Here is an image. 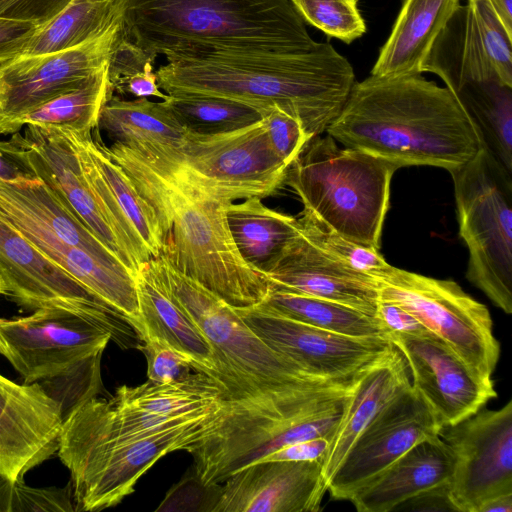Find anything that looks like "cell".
<instances>
[{
  "mask_svg": "<svg viewBox=\"0 0 512 512\" xmlns=\"http://www.w3.org/2000/svg\"><path fill=\"white\" fill-rule=\"evenodd\" d=\"M108 151L156 211L161 254L175 269L233 308L265 299L270 283L242 258L231 236L225 212L231 201L195 183L173 151L117 142Z\"/></svg>",
  "mask_w": 512,
  "mask_h": 512,
  "instance_id": "1",
  "label": "cell"
},
{
  "mask_svg": "<svg viewBox=\"0 0 512 512\" xmlns=\"http://www.w3.org/2000/svg\"><path fill=\"white\" fill-rule=\"evenodd\" d=\"M326 132L346 148L399 168L427 165L452 172L484 147L453 94L421 74L370 75L355 82Z\"/></svg>",
  "mask_w": 512,
  "mask_h": 512,
  "instance_id": "2",
  "label": "cell"
},
{
  "mask_svg": "<svg viewBox=\"0 0 512 512\" xmlns=\"http://www.w3.org/2000/svg\"><path fill=\"white\" fill-rule=\"evenodd\" d=\"M167 95L229 98L298 118L311 137L326 132L355 83L349 61L323 42L301 53L222 51L167 61L157 71Z\"/></svg>",
  "mask_w": 512,
  "mask_h": 512,
  "instance_id": "3",
  "label": "cell"
},
{
  "mask_svg": "<svg viewBox=\"0 0 512 512\" xmlns=\"http://www.w3.org/2000/svg\"><path fill=\"white\" fill-rule=\"evenodd\" d=\"M122 37L153 58L316 47L290 0H111Z\"/></svg>",
  "mask_w": 512,
  "mask_h": 512,
  "instance_id": "4",
  "label": "cell"
},
{
  "mask_svg": "<svg viewBox=\"0 0 512 512\" xmlns=\"http://www.w3.org/2000/svg\"><path fill=\"white\" fill-rule=\"evenodd\" d=\"M360 377L306 381L223 400L213 426L189 451L194 474L210 487L281 447L315 438L331 442Z\"/></svg>",
  "mask_w": 512,
  "mask_h": 512,
  "instance_id": "5",
  "label": "cell"
},
{
  "mask_svg": "<svg viewBox=\"0 0 512 512\" xmlns=\"http://www.w3.org/2000/svg\"><path fill=\"white\" fill-rule=\"evenodd\" d=\"M399 166L368 152L313 137L288 167L284 183L303 211L342 237L379 250L390 184Z\"/></svg>",
  "mask_w": 512,
  "mask_h": 512,
  "instance_id": "6",
  "label": "cell"
},
{
  "mask_svg": "<svg viewBox=\"0 0 512 512\" xmlns=\"http://www.w3.org/2000/svg\"><path fill=\"white\" fill-rule=\"evenodd\" d=\"M153 259L169 294L211 346L216 369L214 380L224 391L223 400L325 379L306 372L272 350L233 307L179 272L162 254Z\"/></svg>",
  "mask_w": 512,
  "mask_h": 512,
  "instance_id": "7",
  "label": "cell"
},
{
  "mask_svg": "<svg viewBox=\"0 0 512 512\" xmlns=\"http://www.w3.org/2000/svg\"><path fill=\"white\" fill-rule=\"evenodd\" d=\"M459 234L467 245V279L512 313V172L485 147L450 172Z\"/></svg>",
  "mask_w": 512,
  "mask_h": 512,
  "instance_id": "8",
  "label": "cell"
},
{
  "mask_svg": "<svg viewBox=\"0 0 512 512\" xmlns=\"http://www.w3.org/2000/svg\"><path fill=\"white\" fill-rule=\"evenodd\" d=\"M219 409L191 424L145 437L59 444L57 453L70 473L76 511H99L119 504L159 459L178 450L189 452L213 426Z\"/></svg>",
  "mask_w": 512,
  "mask_h": 512,
  "instance_id": "9",
  "label": "cell"
},
{
  "mask_svg": "<svg viewBox=\"0 0 512 512\" xmlns=\"http://www.w3.org/2000/svg\"><path fill=\"white\" fill-rule=\"evenodd\" d=\"M378 282L379 300L414 315L468 365L491 377L500 345L489 310L452 280H441L392 266Z\"/></svg>",
  "mask_w": 512,
  "mask_h": 512,
  "instance_id": "10",
  "label": "cell"
},
{
  "mask_svg": "<svg viewBox=\"0 0 512 512\" xmlns=\"http://www.w3.org/2000/svg\"><path fill=\"white\" fill-rule=\"evenodd\" d=\"M111 335L83 317L59 308L0 317V355L25 383L100 372Z\"/></svg>",
  "mask_w": 512,
  "mask_h": 512,
  "instance_id": "11",
  "label": "cell"
},
{
  "mask_svg": "<svg viewBox=\"0 0 512 512\" xmlns=\"http://www.w3.org/2000/svg\"><path fill=\"white\" fill-rule=\"evenodd\" d=\"M0 272L8 296L27 310L71 311L107 331L123 349L140 340L130 322L45 256L0 212Z\"/></svg>",
  "mask_w": 512,
  "mask_h": 512,
  "instance_id": "12",
  "label": "cell"
},
{
  "mask_svg": "<svg viewBox=\"0 0 512 512\" xmlns=\"http://www.w3.org/2000/svg\"><path fill=\"white\" fill-rule=\"evenodd\" d=\"M177 160L195 183L231 202L273 195L288 169L273 150L263 119L221 134L187 132Z\"/></svg>",
  "mask_w": 512,
  "mask_h": 512,
  "instance_id": "13",
  "label": "cell"
},
{
  "mask_svg": "<svg viewBox=\"0 0 512 512\" xmlns=\"http://www.w3.org/2000/svg\"><path fill=\"white\" fill-rule=\"evenodd\" d=\"M22 141L38 179L137 278L152 257L96 196L66 131L27 126Z\"/></svg>",
  "mask_w": 512,
  "mask_h": 512,
  "instance_id": "14",
  "label": "cell"
},
{
  "mask_svg": "<svg viewBox=\"0 0 512 512\" xmlns=\"http://www.w3.org/2000/svg\"><path fill=\"white\" fill-rule=\"evenodd\" d=\"M439 436L450 448L454 468L448 500L455 511L476 512L487 498L512 492V401L444 426Z\"/></svg>",
  "mask_w": 512,
  "mask_h": 512,
  "instance_id": "15",
  "label": "cell"
},
{
  "mask_svg": "<svg viewBox=\"0 0 512 512\" xmlns=\"http://www.w3.org/2000/svg\"><path fill=\"white\" fill-rule=\"evenodd\" d=\"M120 32L117 18L101 34L58 52L18 54L0 63V135L44 102L106 68Z\"/></svg>",
  "mask_w": 512,
  "mask_h": 512,
  "instance_id": "16",
  "label": "cell"
},
{
  "mask_svg": "<svg viewBox=\"0 0 512 512\" xmlns=\"http://www.w3.org/2000/svg\"><path fill=\"white\" fill-rule=\"evenodd\" d=\"M234 309L267 346L320 378H357L395 347L388 338L352 337L316 328L262 303Z\"/></svg>",
  "mask_w": 512,
  "mask_h": 512,
  "instance_id": "17",
  "label": "cell"
},
{
  "mask_svg": "<svg viewBox=\"0 0 512 512\" xmlns=\"http://www.w3.org/2000/svg\"><path fill=\"white\" fill-rule=\"evenodd\" d=\"M441 426L410 385L362 431L327 483L333 499L352 495L417 443L438 435Z\"/></svg>",
  "mask_w": 512,
  "mask_h": 512,
  "instance_id": "18",
  "label": "cell"
},
{
  "mask_svg": "<svg viewBox=\"0 0 512 512\" xmlns=\"http://www.w3.org/2000/svg\"><path fill=\"white\" fill-rule=\"evenodd\" d=\"M391 342L407 362L412 388L428 404L441 427L475 414L497 397L491 377L473 369L434 334L396 336Z\"/></svg>",
  "mask_w": 512,
  "mask_h": 512,
  "instance_id": "19",
  "label": "cell"
},
{
  "mask_svg": "<svg viewBox=\"0 0 512 512\" xmlns=\"http://www.w3.org/2000/svg\"><path fill=\"white\" fill-rule=\"evenodd\" d=\"M61 403L38 383H15L0 374V473L22 481L58 449Z\"/></svg>",
  "mask_w": 512,
  "mask_h": 512,
  "instance_id": "20",
  "label": "cell"
},
{
  "mask_svg": "<svg viewBox=\"0 0 512 512\" xmlns=\"http://www.w3.org/2000/svg\"><path fill=\"white\" fill-rule=\"evenodd\" d=\"M326 491L322 460L255 462L218 485L212 512H315Z\"/></svg>",
  "mask_w": 512,
  "mask_h": 512,
  "instance_id": "21",
  "label": "cell"
},
{
  "mask_svg": "<svg viewBox=\"0 0 512 512\" xmlns=\"http://www.w3.org/2000/svg\"><path fill=\"white\" fill-rule=\"evenodd\" d=\"M262 274L272 288L334 301L376 317L377 280L324 253L301 227Z\"/></svg>",
  "mask_w": 512,
  "mask_h": 512,
  "instance_id": "22",
  "label": "cell"
},
{
  "mask_svg": "<svg viewBox=\"0 0 512 512\" xmlns=\"http://www.w3.org/2000/svg\"><path fill=\"white\" fill-rule=\"evenodd\" d=\"M453 468V454L438 434L414 445L349 501L359 512L392 511L425 492L448 486Z\"/></svg>",
  "mask_w": 512,
  "mask_h": 512,
  "instance_id": "23",
  "label": "cell"
},
{
  "mask_svg": "<svg viewBox=\"0 0 512 512\" xmlns=\"http://www.w3.org/2000/svg\"><path fill=\"white\" fill-rule=\"evenodd\" d=\"M407 362L396 346L363 372L349 395L322 461L326 483L370 422L411 385Z\"/></svg>",
  "mask_w": 512,
  "mask_h": 512,
  "instance_id": "24",
  "label": "cell"
},
{
  "mask_svg": "<svg viewBox=\"0 0 512 512\" xmlns=\"http://www.w3.org/2000/svg\"><path fill=\"white\" fill-rule=\"evenodd\" d=\"M7 218V217H6ZM45 256L131 323L139 321L136 278L84 249L66 245L27 221L7 218Z\"/></svg>",
  "mask_w": 512,
  "mask_h": 512,
  "instance_id": "25",
  "label": "cell"
},
{
  "mask_svg": "<svg viewBox=\"0 0 512 512\" xmlns=\"http://www.w3.org/2000/svg\"><path fill=\"white\" fill-rule=\"evenodd\" d=\"M139 322V339L156 337L176 350L188 355L196 371L212 379L216 369L213 352L205 336L185 311L167 291L154 259L151 258L136 278Z\"/></svg>",
  "mask_w": 512,
  "mask_h": 512,
  "instance_id": "26",
  "label": "cell"
},
{
  "mask_svg": "<svg viewBox=\"0 0 512 512\" xmlns=\"http://www.w3.org/2000/svg\"><path fill=\"white\" fill-rule=\"evenodd\" d=\"M459 5L460 0H405L371 75L421 74L434 40Z\"/></svg>",
  "mask_w": 512,
  "mask_h": 512,
  "instance_id": "27",
  "label": "cell"
},
{
  "mask_svg": "<svg viewBox=\"0 0 512 512\" xmlns=\"http://www.w3.org/2000/svg\"><path fill=\"white\" fill-rule=\"evenodd\" d=\"M422 72L439 76L451 93L468 82L500 80L485 52L468 3L457 7L434 40Z\"/></svg>",
  "mask_w": 512,
  "mask_h": 512,
  "instance_id": "28",
  "label": "cell"
},
{
  "mask_svg": "<svg viewBox=\"0 0 512 512\" xmlns=\"http://www.w3.org/2000/svg\"><path fill=\"white\" fill-rule=\"evenodd\" d=\"M98 127L113 142L181 151L187 131L164 101L124 100L112 95L102 106Z\"/></svg>",
  "mask_w": 512,
  "mask_h": 512,
  "instance_id": "29",
  "label": "cell"
},
{
  "mask_svg": "<svg viewBox=\"0 0 512 512\" xmlns=\"http://www.w3.org/2000/svg\"><path fill=\"white\" fill-rule=\"evenodd\" d=\"M225 212L240 255L261 274L300 229L298 218L267 207L259 197L230 202Z\"/></svg>",
  "mask_w": 512,
  "mask_h": 512,
  "instance_id": "30",
  "label": "cell"
},
{
  "mask_svg": "<svg viewBox=\"0 0 512 512\" xmlns=\"http://www.w3.org/2000/svg\"><path fill=\"white\" fill-rule=\"evenodd\" d=\"M224 391L217 382L195 371L184 379L156 383L148 380L136 386H121L113 396L119 403L147 413L181 416L215 411Z\"/></svg>",
  "mask_w": 512,
  "mask_h": 512,
  "instance_id": "31",
  "label": "cell"
},
{
  "mask_svg": "<svg viewBox=\"0 0 512 512\" xmlns=\"http://www.w3.org/2000/svg\"><path fill=\"white\" fill-rule=\"evenodd\" d=\"M75 134L79 137L129 226L150 256L158 257L163 250L164 233L154 208L139 192L123 168L110 156L108 147L102 142L98 133L96 136L92 133Z\"/></svg>",
  "mask_w": 512,
  "mask_h": 512,
  "instance_id": "32",
  "label": "cell"
},
{
  "mask_svg": "<svg viewBox=\"0 0 512 512\" xmlns=\"http://www.w3.org/2000/svg\"><path fill=\"white\" fill-rule=\"evenodd\" d=\"M476 127L483 146L512 172V87L473 81L452 93Z\"/></svg>",
  "mask_w": 512,
  "mask_h": 512,
  "instance_id": "33",
  "label": "cell"
},
{
  "mask_svg": "<svg viewBox=\"0 0 512 512\" xmlns=\"http://www.w3.org/2000/svg\"><path fill=\"white\" fill-rule=\"evenodd\" d=\"M112 95L106 67L79 86L21 116L14 122L9 134L19 132L24 126L56 128L80 135L91 134L98 127L102 106Z\"/></svg>",
  "mask_w": 512,
  "mask_h": 512,
  "instance_id": "34",
  "label": "cell"
},
{
  "mask_svg": "<svg viewBox=\"0 0 512 512\" xmlns=\"http://www.w3.org/2000/svg\"><path fill=\"white\" fill-rule=\"evenodd\" d=\"M261 303L285 317L326 331L390 339L377 317L334 301L271 287Z\"/></svg>",
  "mask_w": 512,
  "mask_h": 512,
  "instance_id": "35",
  "label": "cell"
},
{
  "mask_svg": "<svg viewBox=\"0 0 512 512\" xmlns=\"http://www.w3.org/2000/svg\"><path fill=\"white\" fill-rule=\"evenodd\" d=\"M114 20L111 0H71L36 30L20 54L41 55L77 46L101 34Z\"/></svg>",
  "mask_w": 512,
  "mask_h": 512,
  "instance_id": "36",
  "label": "cell"
},
{
  "mask_svg": "<svg viewBox=\"0 0 512 512\" xmlns=\"http://www.w3.org/2000/svg\"><path fill=\"white\" fill-rule=\"evenodd\" d=\"M187 132L214 135L261 121L268 110L249 103L201 94L168 95L163 100Z\"/></svg>",
  "mask_w": 512,
  "mask_h": 512,
  "instance_id": "37",
  "label": "cell"
},
{
  "mask_svg": "<svg viewBox=\"0 0 512 512\" xmlns=\"http://www.w3.org/2000/svg\"><path fill=\"white\" fill-rule=\"evenodd\" d=\"M298 219L302 232L315 246L351 269L378 279L392 267L378 250L342 237L312 215L302 212Z\"/></svg>",
  "mask_w": 512,
  "mask_h": 512,
  "instance_id": "38",
  "label": "cell"
},
{
  "mask_svg": "<svg viewBox=\"0 0 512 512\" xmlns=\"http://www.w3.org/2000/svg\"><path fill=\"white\" fill-rule=\"evenodd\" d=\"M298 14L325 34L350 43L366 32L357 0H290Z\"/></svg>",
  "mask_w": 512,
  "mask_h": 512,
  "instance_id": "39",
  "label": "cell"
},
{
  "mask_svg": "<svg viewBox=\"0 0 512 512\" xmlns=\"http://www.w3.org/2000/svg\"><path fill=\"white\" fill-rule=\"evenodd\" d=\"M485 52L499 79L512 87V35H510L487 0H467Z\"/></svg>",
  "mask_w": 512,
  "mask_h": 512,
  "instance_id": "40",
  "label": "cell"
},
{
  "mask_svg": "<svg viewBox=\"0 0 512 512\" xmlns=\"http://www.w3.org/2000/svg\"><path fill=\"white\" fill-rule=\"evenodd\" d=\"M139 349L146 358L148 380L167 383L189 376L196 371L191 357L156 337H143ZM198 372V371H197Z\"/></svg>",
  "mask_w": 512,
  "mask_h": 512,
  "instance_id": "41",
  "label": "cell"
},
{
  "mask_svg": "<svg viewBox=\"0 0 512 512\" xmlns=\"http://www.w3.org/2000/svg\"><path fill=\"white\" fill-rule=\"evenodd\" d=\"M263 121L273 150L289 167L312 138L298 118L278 107H271Z\"/></svg>",
  "mask_w": 512,
  "mask_h": 512,
  "instance_id": "42",
  "label": "cell"
},
{
  "mask_svg": "<svg viewBox=\"0 0 512 512\" xmlns=\"http://www.w3.org/2000/svg\"><path fill=\"white\" fill-rule=\"evenodd\" d=\"M76 511L70 483L65 488H34L23 480L15 482L12 512Z\"/></svg>",
  "mask_w": 512,
  "mask_h": 512,
  "instance_id": "43",
  "label": "cell"
},
{
  "mask_svg": "<svg viewBox=\"0 0 512 512\" xmlns=\"http://www.w3.org/2000/svg\"><path fill=\"white\" fill-rule=\"evenodd\" d=\"M154 61L155 58L122 37L119 32L107 66L108 81L113 94L119 93L128 79L144 71Z\"/></svg>",
  "mask_w": 512,
  "mask_h": 512,
  "instance_id": "44",
  "label": "cell"
},
{
  "mask_svg": "<svg viewBox=\"0 0 512 512\" xmlns=\"http://www.w3.org/2000/svg\"><path fill=\"white\" fill-rule=\"evenodd\" d=\"M218 485L205 486L193 473L179 482L167 494L157 510H197L211 511L217 501Z\"/></svg>",
  "mask_w": 512,
  "mask_h": 512,
  "instance_id": "45",
  "label": "cell"
},
{
  "mask_svg": "<svg viewBox=\"0 0 512 512\" xmlns=\"http://www.w3.org/2000/svg\"><path fill=\"white\" fill-rule=\"evenodd\" d=\"M71 0H0V18L29 22L38 28L59 14Z\"/></svg>",
  "mask_w": 512,
  "mask_h": 512,
  "instance_id": "46",
  "label": "cell"
},
{
  "mask_svg": "<svg viewBox=\"0 0 512 512\" xmlns=\"http://www.w3.org/2000/svg\"><path fill=\"white\" fill-rule=\"evenodd\" d=\"M0 180H38L19 132L14 133L9 141L0 140Z\"/></svg>",
  "mask_w": 512,
  "mask_h": 512,
  "instance_id": "47",
  "label": "cell"
},
{
  "mask_svg": "<svg viewBox=\"0 0 512 512\" xmlns=\"http://www.w3.org/2000/svg\"><path fill=\"white\" fill-rule=\"evenodd\" d=\"M376 317L389 333L390 340L396 336H419L431 333L410 312L388 301H378Z\"/></svg>",
  "mask_w": 512,
  "mask_h": 512,
  "instance_id": "48",
  "label": "cell"
},
{
  "mask_svg": "<svg viewBox=\"0 0 512 512\" xmlns=\"http://www.w3.org/2000/svg\"><path fill=\"white\" fill-rule=\"evenodd\" d=\"M327 438H315L281 447L258 462L322 460L329 447Z\"/></svg>",
  "mask_w": 512,
  "mask_h": 512,
  "instance_id": "49",
  "label": "cell"
},
{
  "mask_svg": "<svg viewBox=\"0 0 512 512\" xmlns=\"http://www.w3.org/2000/svg\"><path fill=\"white\" fill-rule=\"evenodd\" d=\"M37 29L29 22L0 18V59L20 54Z\"/></svg>",
  "mask_w": 512,
  "mask_h": 512,
  "instance_id": "50",
  "label": "cell"
},
{
  "mask_svg": "<svg viewBox=\"0 0 512 512\" xmlns=\"http://www.w3.org/2000/svg\"><path fill=\"white\" fill-rule=\"evenodd\" d=\"M153 65L152 63L148 64L144 71L128 79L119 94H130L136 98L156 97L166 100L168 95L160 90Z\"/></svg>",
  "mask_w": 512,
  "mask_h": 512,
  "instance_id": "51",
  "label": "cell"
},
{
  "mask_svg": "<svg viewBox=\"0 0 512 512\" xmlns=\"http://www.w3.org/2000/svg\"><path fill=\"white\" fill-rule=\"evenodd\" d=\"M476 512H512V492L487 498L477 507Z\"/></svg>",
  "mask_w": 512,
  "mask_h": 512,
  "instance_id": "52",
  "label": "cell"
},
{
  "mask_svg": "<svg viewBox=\"0 0 512 512\" xmlns=\"http://www.w3.org/2000/svg\"><path fill=\"white\" fill-rule=\"evenodd\" d=\"M506 31L512 35V0H487Z\"/></svg>",
  "mask_w": 512,
  "mask_h": 512,
  "instance_id": "53",
  "label": "cell"
},
{
  "mask_svg": "<svg viewBox=\"0 0 512 512\" xmlns=\"http://www.w3.org/2000/svg\"><path fill=\"white\" fill-rule=\"evenodd\" d=\"M14 484L0 473V512H12Z\"/></svg>",
  "mask_w": 512,
  "mask_h": 512,
  "instance_id": "54",
  "label": "cell"
},
{
  "mask_svg": "<svg viewBox=\"0 0 512 512\" xmlns=\"http://www.w3.org/2000/svg\"><path fill=\"white\" fill-rule=\"evenodd\" d=\"M0 295H7L8 296V287L7 284L0 272Z\"/></svg>",
  "mask_w": 512,
  "mask_h": 512,
  "instance_id": "55",
  "label": "cell"
},
{
  "mask_svg": "<svg viewBox=\"0 0 512 512\" xmlns=\"http://www.w3.org/2000/svg\"><path fill=\"white\" fill-rule=\"evenodd\" d=\"M10 58H11V57H10ZM3 60H5V59H0V63H1Z\"/></svg>",
  "mask_w": 512,
  "mask_h": 512,
  "instance_id": "56",
  "label": "cell"
}]
</instances>
